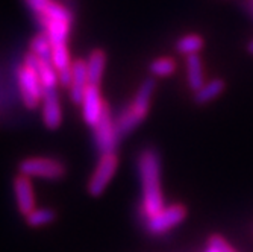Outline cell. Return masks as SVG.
Returning a JSON list of instances; mask_svg holds the SVG:
<instances>
[{
    "label": "cell",
    "instance_id": "cell-1",
    "mask_svg": "<svg viewBox=\"0 0 253 252\" xmlns=\"http://www.w3.org/2000/svg\"><path fill=\"white\" fill-rule=\"evenodd\" d=\"M138 172H140L143 190L141 216L147 220L166 207L163 187H161V159L155 149L147 148L140 153Z\"/></svg>",
    "mask_w": 253,
    "mask_h": 252
},
{
    "label": "cell",
    "instance_id": "cell-2",
    "mask_svg": "<svg viewBox=\"0 0 253 252\" xmlns=\"http://www.w3.org/2000/svg\"><path fill=\"white\" fill-rule=\"evenodd\" d=\"M35 15L42 28V34L50 40L52 46L67 44L73 23V15L70 9L59 2L50 0Z\"/></svg>",
    "mask_w": 253,
    "mask_h": 252
},
{
    "label": "cell",
    "instance_id": "cell-3",
    "mask_svg": "<svg viewBox=\"0 0 253 252\" xmlns=\"http://www.w3.org/2000/svg\"><path fill=\"white\" fill-rule=\"evenodd\" d=\"M155 88H156L155 79L147 78L140 85V88H138L133 101L120 111V114L116 119L120 135H126V134L132 132L146 119L147 112L150 109V102H152V96H153Z\"/></svg>",
    "mask_w": 253,
    "mask_h": 252
},
{
    "label": "cell",
    "instance_id": "cell-4",
    "mask_svg": "<svg viewBox=\"0 0 253 252\" xmlns=\"http://www.w3.org/2000/svg\"><path fill=\"white\" fill-rule=\"evenodd\" d=\"M17 82L20 88V96L26 108L34 109L42 102L44 88L41 85L38 72L34 65L31 53H28L23 59V64L18 67L17 72Z\"/></svg>",
    "mask_w": 253,
    "mask_h": 252
},
{
    "label": "cell",
    "instance_id": "cell-5",
    "mask_svg": "<svg viewBox=\"0 0 253 252\" xmlns=\"http://www.w3.org/2000/svg\"><path fill=\"white\" fill-rule=\"evenodd\" d=\"M187 217V208L182 203H171L144 220L146 231L153 237H161L170 233L173 228L179 226Z\"/></svg>",
    "mask_w": 253,
    "mask_h": 252
},
{
    "label": "cell",
    "instance_id": "cell-6",
    "mask_svg": "<svg viewBox=\"0 0 253 252\" xmlns=\"http://www.w3.org/2000/svg\"><path fill=\"white\" fill-rule=\"evenodd\" d=\"M93 131H94V143L100 155L116 152L119 140H120V132L116 123V119L112 117L111 108L108 105L102 114L100 120L93 126Z\"/></svg>",
    "mask_w": 253,
    "mask_h": 252
},
{
    "label": "cell",
    "instance_id": "cell-7",
    "mask_svg": "<svg viewBox=\"0 0 253 252\" xmlns=\"http://www.w3.org/2000/svg\"><path fill=\"white\" fill-rule=\"evenodd\" d=\"M20 173L28 178L41 179H61L65 175V166L55 158L32 156L20 163Z\"/></svg>",
    "mask_w": 253,
    "mask_h": 252
},
{
    "label": "cell",
    "instance_id": "cell-8",
    "mask_svg": "<svg viewBox=\"0 0 253 252\" xmlns=\"http://www.w3.org/2000/svg\"><path fill=\"white\" fill-rule=\"evenodd\" d=\"M117 167H119V156L116 152L102 153L93 175H91L88 181V193L91 196H100L106 190L114 175H116Z\"/></svg>",
    "mask_w": 253,
    "mask_h": 252
},
{
    "label": "cell",
    "instance_id": "cell-9",
    "mask_svg": "<svg viewBox=\"0 0 253 252\" xmlns=\"http://www.w3.org/2000/svg\"><path fill=\"white\" fill-rule=\"evenodd\" d=\"M108 103H105L103 98H102V91H100V85H94V84H89L85 90V95L82 99V116L84 120L89 125V126H94L105 111Z\"/></svg>",
    "mask_w": 253,
    "mask_h": 252
},
{
    "label": "cell",
    "instance_id": "cell-10",
    "mask_svg": "<svg viewBox=\"0 0 253 252\" xmlns=\"http://www.w3.org/2000/svg\"><path fill=\"white\" fill-rule=\"evenodd\" d=\"M14 195L17 201V207L21 214H31L35 210V193L31 178L25 175H18L14 179Z\"/></svg>",
    "mask_w": 253,
    "mask_h": 252
},
{
    "label": "cell",
    "instance_id": "cell-11",
    "mask_svg": "<svg viewBox=\"0 0 253 252\" xmlns=\"http://www.w3.org/2000/svg\"><path fill=\"white\" fill-rule=\"evenodd\" d=\"M41 114L42 122L49 129H56L62 120V109L56 90L44 91L42 102H41Z\"/></svg>",
    "mask_w": 253,
    "mask_h": 252
},
{
    "label": "cell",
    "instance_id": "cell-12",
    "mask_svg": "<svg viewBox=\"0 0 253 252\" xmlns=\"http://www.w3.org/2000/svg\"><path fill=\"white\" fill-rule=\"evenodd\" d=\"M89 85L88 79V70H86V62L84 59L73 61L72 65V84L68 87L70 90V98L75 103H82L85 90Z\"/></svg>",
    "mask_w": 253,
    "mask_h": 252
},
{
    "label": "cell",
    "instance_id": "cell-13",
    "mask_svg": "<svg viewBox=\"0 0 253 252\" xmlns=\"http://www.w3.org/2000/svg\"><path fill=\"white\" fill-rule=\"evenodd\" d=\"M86 62V70H88V79L89 84L94 85H100L102 78H103V72H105V64H106V55L103 50L96 49L89 53Z\"/></svg>",
    "mask_w": 253,
    "mask_h": 252
},
{
    "label": "cell",
    "instance_id": "cell-14",
    "mask_svg": "<svg viewBox=\"0 0 253 252\" xmlns=\"http://www.w3.org/2000/svg\"><path fill=\"white\" fill-rule=\"evenodd\" d=\"M224 81L223 79H212L210 82H206L200 90H197L194 93V102L199 105L210 103L211 101L217 99L223 91H224Z\"/></svg>",
    "mask_w": 253,
    "mask_h": 252
},
{
    "label": "cell",
    "instance_id": "cell-15",
    "mask_svg": "<svg viewBox=\"0 0 253 252\" xmlns=\"http://www.w3.org/2000/svg\"><path fill=\"white\" fill-rule=\"evenodd\" d=\"M187 79H188L190 88L194 93L205 85L203 67H202V59L199 58V55L187 56Z\"/></svg>",
    "mask_w": 253,
    "mask_h": 252
},
{
    "label": "cell",
    "instance_id": "cell-16",
    "mask_svg": "<svg viewBox=\"0 0 253 252\" xmlns=\"http://www.w3.org/2000/svg\"><path fill=\"white\" fill-rule=\"evenodd\" d=\"M202 49H203V38L197 34H187L176 43V50L185 56L199 55Z\"/></svg>",
    "mask_w": 253,
    "mask_h": 252
},
{
    "label": "cell",
    "instance_id": "cell-17",
    "mask_svg": "<svg viewBox=\"0 0 253 252\" xmlns=\"http://www.w3.org/2000/svg\"><path fill=\"white\" fill-rule=\"evenodd\" d=\"M150 73L158 78H167L176 72V61L170 56L158 58L150 64Z\"/></svg>",
    "mask_w": 253,
    "mask_h": 252
},
{
    "label": "cell",
    "instance_id": "cell-18",
    "mask_svg": "<svg viewBox=\"0 0 253 252\" xmlns=\"http://www.w3.org/2000/svg\"><path fill=\"white\" fill-rule=\"evenodd\" d=\"M31 53H34L35 56H38L41 59L50 61V56H52V43H50V40L44 34H40V35L34 37L32 41H31Z\"/></svg>",
    "mask_w": 253,
    "mask_h": 252
},
{
    "label": "cell",
    "instance_id": "cell-19",
    "mask_svg": "<svg viewBox=\"0 0 253 252\" xmlns=\"http://www.w3.org/2000/svg\"><path fill=\"white\" fill-rule=\"evenodd\" d=\"M26 220L31 226H44L55 220V213L47 208H35L31 214L26 216Z\"/></svg>",
    "mask_w": 253,
    "mask_h": 252
},
{
    "label": "cell",
    "instance_id": "cell-20",
    "mask_svg": "<svg viewBox=\"0 0 253 252\" xmlns=\"http://www.w3.org/2000/svg\"><path fill=\"white\" fill-rule=\"evenodd\" d=\"M211 240L218 246L220 252H238V251H235V249L232 248V245L229 243L224 237H221V236H218V234L211 236Z\"/></svg>",
    "mask_w": 253,
    "mask_h": 252
},
{
    "label": "cell",
    "instance_id": "cell-21",
    "mask_svg": "<svg viewBox=\"0 0 253 252\" xmlns=\"http://www.w3.org/2000/svg\"><path fill=\"white\" fill-rule=\"evenodd\" d=\"M50 2V0H26V3H28V6L37 14V12H40L45 5H47Z\"/></svg>",
    "mask_w": 253,
    "mask_h": 252
},
{
    "label": "cell",
    "instance_id": "cell-22",
    "mask_svg": "<svg viewBox=\"0 0 253 252\" xmlns=\"http://www.w3.org/2000/svg\"><path fill=\"white\" fill-rule=\"evenodd\" d=\"M247 49H249V52H250V53H253V41H250V43H249Z\"/></svg>",
    "mask_w": 253,
    "mask_h": 252
}]
</instances>
